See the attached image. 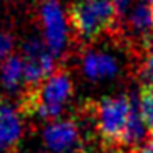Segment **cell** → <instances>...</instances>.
I'll return each mask as SVG.
<instances>
[{"label": "cell", "mask_w": 153, "mask_h": 153, "mask_svg": "<svg viewBox=\"0 0 153 153\" xmlns=\"http://www.w3.org/2000/svg\"><path fill=\"white\" fill-rule=\"evenodd\" d=\"M69 20L77 36L92 40L104 31H110L119 23L112 0H81L71 7Z\"/></svg>", "instance_id": "cell-1"}, {"label": "cell", "mask_w": 153, "mask_h": 153, "mask_svg": "<svg viewBox=\"0 0 153 153\" xmlns=\"http://www.w3.org/2000/svg\"><path fill=\"white\" fill-rule=\"evenodd\" d=\"M130 114V99L125 96L104 97L94 105L96 128L100 133L104 143L112 153L123 152L120 148V138L125 130Z\"/></svg>", "instance_id": "cell-2"}, {"label": "cell", "mask_w": 153, "mask_h": 153, "mask_svg": "<svg viewBox=\"0 0 153 153\" xmlns=\"http://www.w3.org/2000/svg\"><path fill=\"white\" fill-rule=\"evenodd\" d=\"M23 84L25 91L36 89L54 71L56 58L40 38H30L23 45Z\"/></svg>", "instance_id": "cell-3"}, {"label": "cell", "mask_w": 153, "mask_h": 153, "mask_svg": "<svg viewBox=\"0 0 153 153\" xmlns=\"http://www.w3.org/2000/svg\"><path fill=\"white\" fill-rule=\"evenodd\" d=\"M41 22H43L45 43L54 58L63 54L68 43V20L61 8L59 0H45L40 8Z\"/></svg>", "instance_id": "cell-4"}, {"label": "cell", "mask_w": 153, "mask_h": 153, "mask_svg": "<svg viewBox=\"0 0 153 153\" xmlns=\"http://www.w3.org/2000/svg\"><path fill=\"white\" fill-rule=\"evenodd\" d=\"M46 146L54 153H68L77 146L81 140L79 125L73 120H59L48 125L43 132Z\"/></svg>", "instance_id": "cell-5"}, {"label": "cell", "mask_w": 153, "mask_h": 153, "mask_svg": "<svg viewBox=\"0 0 153 153\" xmlns=\"http://www.w3.org/2000/svg\"><path fill=\"white\" fill-rule=\"evenodd\" d=\"M150 138V127L146 125L145 119L140 110V102L132 97L130 99V114L127 120L125 130L120 138V148L123 152H135L140 146H143Z\"/></svg>", "instance_id": "cell-6"}, {"label": "cell", "mask_w": 153, "mask_h": 153, "mask_svg": "<svg viewBox=\"0 0 153 153\" xmlns=\"http://www.w3.org/2000/svg\"><path fill=\"white\" fill-rule=\"evenodd\" d=\"M82 71L91 81L110 79L119 73V63L114 56L99 51H87L82 58Z\"/></svg>", "instance_id": "cell-7"}, {"label": "cell", "mask_w": 153, "mask_h": 153, "mask_svg": "<svg viewBox=\"0 0 153 153\" xmlns=\"http://www.w3.org/2000/svg\"><path fill=\"white\" fill-rule=\"evenodd\" d=\"M22 137V120L10 105L0 107V150L15 145Z\"/></svg>", "instance_id": "cell-8"}, {"label": "cell", "mask_w": 153, "mask_h": 153, "mask_svg": "<svg viewBox=\"0 0 153 153\" xmlns=\"http://www.w3.org/2000/svg\"><path fill=\"white\" fill-rule=\"evenodd\" d=\"M0 82L7 91H17L23 82V58L7 56L0 68Z\"/></svg>", "instance_id": "cell-9"}, {"label": "cell", "mask_w": 153, "mask_h": 153, "mask_svg": "<svg viewBox=\"0 0 153 153\" xmlns=\"http://www.w3.org/2000/svg\"><path fill=\"white\" fill-rule=\"evenodd\" d=\"M128 28L133 33L143 36L145 40L150 38V31L153 28V10L150 7V4L145 2H140L128 15V20H127Z\"/></svg>", "instance_id": "cell-10"}, {"label": "cell", "mask_w": 153, "mask_h": 153, "mask_svg": "<svg viewBox=\"0 0 153 153\" xmlns=\"http://www.w3.org/2000/svg\"><path fill=\"white\" fill-rule=\"evenodd\" d=\"M138 76H140V81L143 82V86H148L150 82H153V41L152 40L145 46V56H143Z\"/></svg>", "instance_id": "cell-11"}, {"label": "cell", "mask_w": 153, "mask_h": 153, "mask_svg": "<svg viewBox=\"0 0 153 153\" xmlns=\"http://www.w3.org/2000/svg\"><path fill=\"white\" fill-rule=\"evenodd\" d=\"M140 110L142 115L145 119L146 125L150 127V130L153 128V94L143 89L142 91V100H140Z\"/></svg>", "instance_id": "cell-12"}, {"label": "cell", "mask_w": 153, "mask_h": 153, "mask_svg": "<svg viewBox=\"0 0 153 153\" xmlns=\"http://www.w3.org/2000/svg\"><path fill=\"white\" fill-rule=\"evenodd\" d=\"M12 46H13V41H12V38L8 36L7 33H4V31L0 30V61H4L5 58L10 54Z\"/></svg>", "instance_id": "cell-13"}, {"label": "cell", "mask_w": 153, "mask_h": 153, "mask_svg": "<svg viewBox=\"0 0 153 153\" xmlns=\"http://www.w3.org/2000/svg\"><path fill=\"white\" fill-rule=\"evenodd\" d=\"M112 4H114L115 12H117V15H119V18H120V17H123V15L127 13L130 4H132V0H112Z\"/></svg>", "instance_id": "cell-14"}, {"label": "cell", "mask_w": 153, "mask_h": 153, "mask_svg": "<svg viewBox=\"0 0 153 153\" xmlns=\"http://www.w3.org/2000/svg\"><path fill=\"white\" fill-rule=\"evenodd\" d=\"M143 89H145V91H148V92H152V94H153V82H150L148 86H145Z\"/></svg>", "instance_id": "cell-15"}, {"label": "cell", "mask_w": 153, "mask_h": 153, "mask_svg": "<svg viewBox=\"0 0 153 153\" xmlns=\"http://www.w3.org/2000/svg\"><path fill=\"white\" fill-rule=\"evenodd\" d=\"M150 40L153 41V28H152V31H150Z\"/></svg>", "instance_id": "cell-16"}, {"label": "cell", "mask_w": 153, "mask_h": 153, "mask_svg": "<svg viewBox=\"0 0 153 153\" xmlns=\"http://www.w3.org/2000/svg\"><path fill=\"white\" fill-rule=\"evenodd\" d=\"M150 135H152V140H150V142H152V143H153V128H152V130H150Z\"/></svg>", "instance_id": "cell-17"}, {"label": "cell", "mask_w": 153, "mask_h": 153, "mask_svg": "<svg viewBox=\"0 0 153 153\" xmlns=\"http://www.w3.org/2000/svg\"><path fill=\"white\" fill-rule=\"evenodd\" d=\"M150 7H152V10H153V0H152V2H150Z\"/></svg>", "instance_id": "cell-18"}, {"label": "cell", "mask_w": 153, "mask_h": 153, "mask_svg": "<svg viewBox=\"0 0 153 153\" xmlns=\"http://www.w3.org/2000/svg\"><path fill=\"white\" fill-rule=\"evenodd\" d=\"M120 153H130V152H120Z\"/></svg>", "instance_id": "cell-19"}, {"label": "cell", "mask_w": 153, "mask_h": 153, "mask_svg": "<svg viewBox=\"0 0 153 153\" xmlns=\"http://www.w3.org/2000/svg\"><path fill=\"white\" fill-rule=\"evenodd\" d=\"M79 153H87V152H79Z\"/></svg>", "instance_id": "cell-20"}, {"label": "cell", "mask_w": 153, "mask_h": 153, "mask_svg": "<svg viewBox=\"0 0 153 153\" xmlns=\"http://www.w3.org/2000/svg\"><path fill=\"white\" fill-rule=\"evenodd\" d=\"M0 107H2V105H0Z\"/></svg>", "instance_id": "cell-21"}]
</instances>
